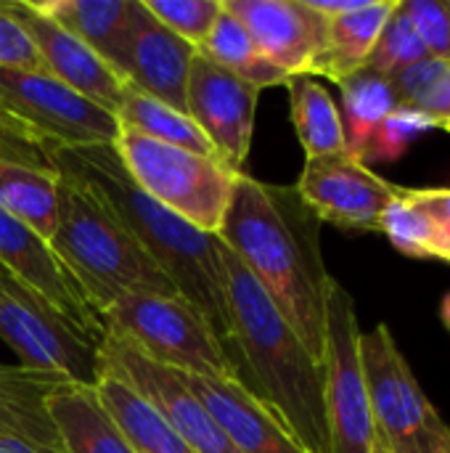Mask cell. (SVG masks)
Masks as SVG:
<instances>
[{
    "instance_id": "obj_21",
    "label": "cell",
    "mask_w": 450,
    "mask_h": 453,
    "mask_svg": "<svg viewBox=\"0 0 450 453\" xmlns=\"http://www.w3.org/2000/svg\"><path fill=\"white\" fill-rule=\"evenodd\" d=\"M32 5L93 48L125 80L135 0H42Z\"/></svg>"
},
{
    "instance_id": "obj_1",
    "label": "cell",
    "mask_w": 450,
    "mask_h": 453,
    "mask_svg": "<svg viewBox=\"0 0 450 453\" xmlns=\"http://www.w3.org/2000/svg\"><path fill=\"white\" fill-rule=\"evenodd\" d=\"M217 236L324 364L326 300L334 276L324 263L321 220L297 188L239 173Z\"/></svg>"
},
{
    "instance_id": "obj_34",
    "label": "cell",
    "mask_w": 450,
    "mask_h": 453,
    "mask_svg": "<svg viewBox=\"0 0 450 453\" xmlns=\"http://www.w3.org/2000/svg\"><path fill=\"white\" fill-rule=\"evenodd\" d=\"M427 127H432V125L424 117H419L414 111H406V109H395L374 130V135L369 138L361 159L363 162H369V159H393V157H398L406 149V143L416 133H422Z\"/></svg>"
},
{
    "instance_id": "obj_10",
    "label": "cell",
    "mask_w": 450,
    "mask_h": 453,
    "mask_svg": "<svg viewBox=\"0 0 450 453\" xmlns=\"http://www.w3.org/2000/svg\"><path fill=\"white\" fill-rule=\"evenodd\" d=\"M98 372L117 377L135 390L194 453H236L199 398L188 390L180 372L151 361L119 332L103 329V340L98 342Z\"/></svg>"
},
{
    "instance_id": "obj_39",
    "label": "cell",
    "mask_w": 450,
    "mask_h": 453,
    "mask_svg": "<svg viewBox=\"0 0 450 453\" xmlns=\"http://www.w3.org/2000/svg\"><path fill=\"white\" fill-rule=\"evenodd\" d=\"M3 135H5V133H0V141H3Z\"/></svg>"
},
{
    "instance_id": "obj_19",
    "label": "cell",
    "mask_w": 450,
    "mask_h": 453,
    "mask_svg": "<svg viewBox=\"0 0 450 453\" xmlns=\"http://www.w3.org/2000/svg\"><path fill=\"white\" fill-rule=\"evenodd\" d=\"M72 377L0 364V438L19 441L37 453H66L48 414L50 393Z\"/></svg>"
},
{
    "instance_id": "obj_27",
    "label": "cell",
    "mask_w": 450,
    "mask_h": 453,
    "mask_svg": "<svg viewBox=\"0 0 450 453\" xmlns=\"http://www.w3.org/2000/svg\"><path fill=\"white\" fill-rule=\"evenodd\" d=\"M117 122L119 127H127L138 135H146L151 141L167 143V146H178L194 154H204V157H215L210 141L204 138V133L196 127V122L186 114L178 111L135 88H125L122 104L117 109ZM217 159V157H215Z\"/></svg>"
},
{
    "instance_id": "obj_30",
    "label": "cell",
    "mask_w": 450,
    "mask_h": 453,
    "mask_svg": "<svg viewBox=\"0 0 450 453\" xmlns=\"http://www.w3.org/2000/svg\"><path fill=\"white\" fill-rule=\"evenodd\" d=\"M398 109L424 117L432 127H450V61L422 58L390 80Z\"/></svg>"
},
{
    "instance_id": "obj_26",
    "label": "cell",
    "mask_w": 450,
    "mask_h": 453,
    "mask_svg": "<svg viewBox=\"0 0 450 453\" xmlns=\"http://www.w3.org/2000/svg\"><path fill=\"white\" fill-rule=\"evenodd\" d=\"M199 53L204 58H210L212 64H217L220 69L231 72L233 77L255 85L257 90L286 85V80H289L278 66H273L260 53V48L244 29V24L225 5H223L220 16L215 19L210 35L199 45Z\"/></svg>"
},
{
    "instance_id": "obj_36",
    "label": "cell",
    "mask_w": 450,
    "mask_h": 453,
    "mask_svg": "<svg viewBox=\"0 0 450 453\" xmlns=\"http://www.w3.org/2000/svg\"><path fill=\"white\" fill-rule=\"evenodd\" d=\"M422 199L427 202V207L432 210L440 234H443V244H446V255L450 263V188H419Z\"/></svg>"
},
{
    "instance_id": "obj_20",
    "label": "cell",
    "mask_w": 450,
    "mask_h": 453,
    "mask_svg": "<svg viewBox=\"0 0 450 453\" xmlns=\"http://www.w3.org/2000/svg\"><path fill=\"white\" fill-rule=\"evenodd\" d=\"M0 210L50 244L58 226V173L42 157L27 159L0 141Z\"/></svg>"
},
{
    "instance_id": "obj_13",
    "label": "cell",
    "mask_w": 450,
    "mask_h": 453,
    "mask_svg": "<svg viewBox=\"0 0 450 453\" xmlns=\"http://www.w3.org/2000/svg\"><path fill=\"white\" fill-rule=\"evenodd\" d=\"M0 268L37 295L74 334L98 348L103 340V324L80 284L72 279L50 244L5 210H0Z\"/></svg>"
},
{
    "instance_id": "obj_16",
    "label": "cell",
    "mask_w": 450,
    "mask_h": 453,
    "mask_svg": "<svg viewBox=\"0 0 450 453\" xmlns=\"http://www.w3.org/2000/svg\"><path fill=\"white\" fill-rule=\"evenodd\" d=\"M13 11L34 42L42 72L72 88L82 98L93 101L103 111L117 114L127 82L93 48H88L45 13H40L32 0H13Z\"/></svg>"
},
{
    "instance_id": "obj_7",
    "label": "cell",
    "mask_w": 450,
    "mask_h": 453,
    "mask_svg": "<svg viewBox=\"0 0 450 453\" xmlns=\"http://www.w3.org/2000/svg\"><path fill=\"white\" fill-rule=\"evenodd\" d=\"M103 329L119 332L151 361L202 377H239L236 361L207 319L180 295H127L103 316Z\"/></svg>"
},
{
    "instance_id": "obj_14",
    "label": "cell",
    "mask_w": 450,
    "mask_h": 453,
    "mask_svg": "<svg viewBox=\"0 0 450 453\" xmlns=\"http://www.w3.org/2000/svg\"><path fill=\"white\" fill-rule=\"evenodd\" d=\"M260 90L220 69L199 50L191 61L186 88V114L210 141L217 162L231 173H244L252 149Z\"/></svg>"
},
{
    "instance_id": "obj_3",
    "label": "cell",
    "mask_w": 450,
    "mask_h": 453,
    "mask_svg": "<svg viewBox=\"0 0 450 453\" xmlns=\"http://www.w3.org/2000/svg\"><path fill=\"white\" fill-rule=\"evenodd\" d=\"M34 151L50 165H64L80 173L98 188V194L119 215L127 231L170 279L175 292L207 319L215 337L233 358L220 236L199 231L196 226H191L188 220H183L180 215L143 194L127 175L125 165L119 162L114 143L82 149L37 146Z\"/></svg>"
},
{
    "instance_id": "obj_24",
    "label": "cell",
    "mask_w": 450,
    "mask_h": 453,
    "mask_svg": "<svg viewBox=\"0 0 450 453\" xmlns=\"http://www.w3.org/2000/svg\"><path fill=\"white\" fill-rule=\"evenodd\" d=\"M95 393L135 453H194L188 443L122 380L98 372Z\"/></svg>"
},
{
    "instance_id": "obj_12",
    "label": "cell",
    "mask_w": 450,
    "mask_h": 453,
    "mask_svg": "<svg viewBox=\"0 0 450 453\" xmlns=\"http://www.w3.org/2000/svg\"><path fill=\"white\" fill-rule=\"evenodd\" d=\"M294 188L321 223L377 234L385 210L400 191L350 151L305 159Z\"/></svg>"
},
{
    "instance_id": "obj_33",
    "label": "cell",
    "mask_w": 450,
    "mask_h": 453,
    "mask_svg": "<svg viewBox=\"0 0 450 453\" xmlns=\"http://www.w3.org/2000/svg\"><path fill=\"white\" fill-rule=\"evenodd\" d=\"M403 8L427 53L450 61V0H403Z\"/></svg>"
},
{
    "instance_id": "obj_17",
    "label": "cell",
    "mask_w": 450,
    "mask_h": 453,
    "mask_svg": "<svg viewBox=\"0 0 450 453\" xmlns=\"http://www.w3.org/2000/svg\"><path fill=\"white\" fill-rule=\"evenodd\" d=\"M180 377L236 453H308L241 380L186 372Z\"/></svg>"
},
{
    "instance_id": "obj_9",
    "label": "cell",
    "mask_w": 450,
    "mask_h": 453,
    "mask_svg": "<svg viewBox=\"0 0 450 453\" xmlns=\"http://www.w3.org/2000/svg\"><path fill=\"white\" fill-rule=\"evenodd\" d=\"M324 401L329 453H377V430L361 361V326L353 295L334 279L326 300Z\"/></svg>"
},
{
    "instance_id": "obj_40",
    "label": "cell",
    "mask_w": 450,
    "mask_h": 453,
    "mask_svg": "<svg viewBox=\"0 0 450 453\" xmlns=\"http://www.w3.org/2000/svg\"><path fill=\"white\" fill-rule=\"evenodd\" d=\"M377 453H382V451H377Z\"/></svg>"
},
{
    "instance_id": "obj_29",
    "label": "cell",
    "mask_w": 450,
    "mask_h": 453,
    "mask_svg": "<svg viewBox=\"0 0 450 453\" xmlns=\"http://www.w3.org/2000/svg\"><path fill=\"white\" fill-rule=\"evenodd\" d=\"M342 90V127H345V141L347 151L361 159L369 138L374 130L382 125V119L395 111V98L390 80L377 77L371 72H355L353 77L339 82Z\"/></svg>"
},
{
    "instance_id": "obj_32",
    "label": "cell",
    "mask_w": 450,
    "mask_h": 453,
    "mask_svg": "<svg viewBox=\"0 0 450 453\" xmlns=\"http://www.w3.org/2000/svg\"><path fill=\"white\" fill-rule=\"evenodd\" d=\"M146 11L196 50L223 11V0H141Z\"/></svg>"
},
{
    "instance_id": "obj_18",
    "label": "cell",
    "mask_w": 450,
    "mask_h": 453,
    "mask_svg": "<svg viewBox=\"0 0 450 453\" xmlns=\"http://www.w3.org/2000/svg\"><path fill=\"white\" fill-rule=\"evenodd\" d=\"M196 48L159 24L141 0L133 11L125 82L178 111H186V88Z\"/></svg>"
},
{
    "instance_id": "obj_5",
    "label": "cell",
    "mask_w": 450,
    "mask_h": 453,
    "mask_svg": "<svg viewBox=\"0 0 450 453\" xmlns=\"http://www.w3.org/2000/svg\"><path fill=\"white\" fill-rule=\"evenodd\" d=\"M114 149L143 194L204 234L220 231L239 173H231L215 157L167 146L127 127H119Z\"/></svg>"
},
{
    "instance_id": "obj_2",
    "label": "cell",
    "mask_w": 450,
    "mask_h": 453,
    "mask_svg": "<svg viewBox=\"0 0 450 453\" xmlns=\"http://www.w3.org/2000/svg\"><path fill=\"white\" fill-rule=\"evenodd\" d=\"M220 260L241 382L281 419L305 451L329 453L324 364L313 358L265 289L223 242Z\"/></svg>"
},
{
    "instance_id": "obj_35",
    "label": "cell",
    "mask_w": 450,
    "mask_h": 453,
    "mask_svg": "<svg viewBox=\"0 0 450 453\" xmlns=\"http://www.w3.org/2000/svg\"><path fill=\"white\" fill-rule=\"evenodd\" d=\"M0 66L42 72L34 42L13 11V3H0Z\"/></svg>"
},
{
    "instance_id": "obj_11",
    "label": "cell",
    "mask_w": 450,
    "mask_h": 453,
    "mask_svg": "<svg viewBox=\"0 0 450 453\" xmlns=\"http://www.w3.org/2000/svg\"><path fill=\"white\" fill-rule=\"evenodd\" d=\"M0 340L24 366L95 385L98 348L74 334L37 295L0 268Z\"/></svg>"
},
{
    "instance_id": "obj_37",
    "label": "cell",
    "mask_w": 450,
    "mask_h": 453,
    "mask_svg": "<svg viewBox=\"0 0 450 453\" xmlns=\"http://www.w3.org/2000/svg\"><path fill=\"white\" fill-rule=\"evenodd\" d=\"M313 5V11H318L324 19H337L342 13H350L355 8H361L366 0H308Z\"/></svg>"
},
{
    "instance_id": "obj_22",
    "label": "cell",
    "mask_w": 450,
    "mask_h": 453,
    "mask_svg": "<svg viewBox=\"0 0 450 453\" xmlns=\"http://www.w3.org/2000/svg\"><path fill=\"white\" fill-rule=\"evenodd\" d=\"M48 414L66 453H135L98 401L95 385L61 382L48 398Z\"/></svg>"
},
{
    "instance_id": "obj_38",
    "label": "cell",
    "mask_w": 450,
    "mask_h": 453,
    "mask_svg": "<svg viewBox=\"0 0 450 453\" xmlns=\"http://www.w3.org/2000/svg\"><path fill=\"white\" fill-rule=\"evenodd\" d=\"M0 453H37V451H32L29 446H24V443H19V441L0 438Z\"/></svg>"
},
{
    "instance_id": "obj_31",
    "label": "cell",
    "mask_w": 450,
    "mask_h": 453,
    "mask_svg": "<svg viewBox=\"0 0 450 453\" xmlns=\"http://www.w3.org/2000/svg\"><path fill=\"white\" fill-rule=\"evenodd\" d=\"M427 48L419 37V32L414 29L406 8H403V0L398 3V8L393 11V16L387 19L371 56L366 58L363 64V72H371L377 77H385V80H393L395 74H400L403 69H408L411 64L427 58Z\"/></svg>"
},
{
    "instance_id": "obj_25",
    "label": "cell",
    "mask_w": 450,
    "mask_h": 453,
    "mask_svg": "<svg viewBox=\"0 0 450 453\" xmlns=\"http://www.w3.org/2000/svg\"><path fill=\"white\" fill-rule=\"evenodd\" d=\"M286 90H289L292 125L305 149V159L347 151L342 114L332 93L310 74L289 77Z\"/></svg>"
},
{
    "instance_id": "obj_41",
    "label": "cell",
    "mask_w": 450,
    "mask_h": 453,
    "mask_svg": "<svg viewBox=\"0 0 450 453\" xmlns=\"http://www.w3.org/2000/svg\"><path fill=\"white\" fill-rule=\"evenodd\" d=\"M448 133H450V127H448Z\"/></svg>"
},
{
    "instance_id": "obj_6",
    "label": "cell",
    "mask_w": 450,
    "mask_h": 453,
    "mask_svg": "<svg viewBox=\"0 0 450 453\" xmlns=\"http://www.w3.org/2000/svg\"><path fill=\"white\" fill-rule=\"evenodd\" d=\"M361 361L382 453H450V425L432 406L387 324L361 332Z\"/></svg>"
},
{
    "instance_id": "obj_15",
    "label": "cell",
    "mask_w": 450,
    "mask_h": 453,
    "mask_svg": "<svg viewBox=\"0 0 450 453\" xmlns=\"http://www.w3.org/2000/svg\"><path fill=\"white\" fill-rule=\"evenodd\" d=\"M260 53L286 77L310 74L326 45L329 19L308 0H223Z\"/></svg>"
},
{
    "instance_id": "obj_8",
    "label": "cell",
    "mask_w": 450,
    "mask_h": 453,
    "mask_svg": "<svg viewBox=\"0 0 450 453\" xmlns=\"http://www.w3.org/2000/svg\"><path fill=\"white\" fill-rule=\"evenodd\" d=\"M0 133L34 149H82L114 143L119 122L45 72L0 66Z\"/></svg>"
},
{
    "instance_id": "obj_28",
    "label": "cell",
    "mask_w": 450,
    "mask_h": 453,
    "mask_svg": "<svg viewBox=\"0 0 450 453\" xmlns=\"http://www.w3.org/2000/svg\"><path fill=\"white\" fill-rule=\"evenodd\" d=\"M379 234H385L390 244L408 257L448 260L440 226L432 210L427 207V202L422 199L419 188L400 186V191L395 194V199L382 215Z\"/></svg>"
},
{
    "instance_id": "obj_4",
    "label": "cell",
    "mask_w": 450,
    "mask_h": 453,
    "mask_svg": "<svg viewBox=\"0 0 450 453\" xmlns=\"http://www.w3.org/2000/svg\"><path fill=\"white\" fill-rule=\"evenodd\" d=\"M50 167L58 173V226L50 250L98 319L127 295H178L98 188L64 165Z\"/></svg>"
},
{
    "instance_id": "obj_23",
    "label": "cell",
    "mask_w": 450,
    "mask_h": 453,
    "mask_svg": "<svg viewBox=\"0 0 450 453\" xmlns=\"http://www.w3.org/2000/svg\"><path fill=\"white\" fill-rule=\"evenodd\" d=\"M398 3L400 0H366L350 13L329 19L326 45L316 58L310 77H329L339 85L342 80L361 72Z\"/></svg>"
}]
</instances>
